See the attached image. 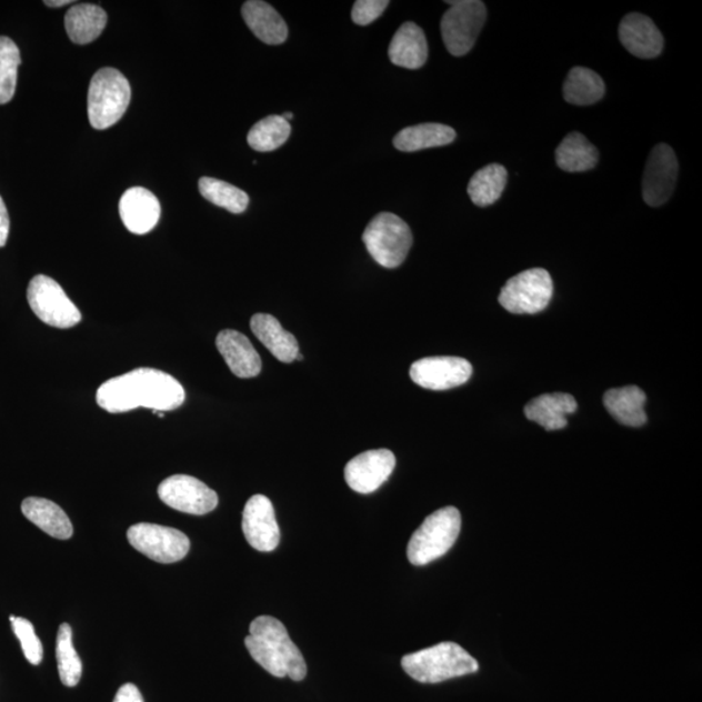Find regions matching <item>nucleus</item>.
Returning <instances> with one entry per match:
<instances>
[{
    "mask_svg": "<svg viewBox=\"0 0 702 702\" xmlns=\"http://www.w3.org/2000/svg\"><path fill=\"white\" fill-rule=\"evenodd\" d=\"M185 401L184 388L173 377L156 369H137L107 380L98 388L99 408L111 414L139 408L154 411L179 409Z\"/></svg>",
    "mask_w": 702,
    "mask_h": 702,
    "instance_id": "1",
    "label": "nucleus"
},
{
    "mask_svg": "<svg viewBox=\"0 0 702 702\" xmlns=\"http://www.w3.org/2000/svg\"><path fill=\"white\" fill-rule=\"evenodd\" d=\"M245 645L251 658L273 676L301 682L308 674L307 661L277 618L262 615L251 622Z\"/></svg>",
    "mask_w": 702,
    "mask_h": 702,
    "instance_id": "2",
    "label": "nucleus"
},
{
    "mask_svg": "<svg viewBox=\"0 0 702 702\" xmlns=\"http://www.w3.org/2000/svg\"><path fill=\"white\" fill-rule=\"evenodd\" d=\"M402 668L414 681L433 684L474 674L479 670V663L461 645L447 641L404 655Z\"/></svg>",
    "mask_w": 702,
    "mask_h": 702,
    "instance_id": "3",
    "label": "nucleus"
},
{
    "mask_svg": "<svg viewBox=\"0 0 702 702\" xmlns=\"http://www.w3.org/2000/svg\"><path fill=\"white\" fill-rule=\"evenodd\" d=\"M132 89L126 76L114 68H102L91 79L88 93V117L91 127L104 131L124 117L131 103Z\"/></svg>",
    "mask_w": 702,
    "mask_h": 702,
    "instance_id": "4",
    "label": "nucleus"
},
{
    "mask_svg": "<svg viewBox=\"0 0 702 702\" xmlns=\"http://www.w3.org/2000/svg\"><path fill=\"white\" fill-rule=\"evenodd\" d=\"M461 525V513L453 507L442 508L427 517L410 539L408 545L410 563L414 566H424L441 559L455 544L460 536Z\"/></svg>",
    "mask_w": 702,
    "mask_h": 702,
    "instance_id": "5",
    "label": "nucleus"
},
{
    "mask_svg": "<svg viewBox=\"0 0 702 702\" xmlns=\"http://www.w3.org/2000/svg\"><path fill=\"white\" fill-rule=\"evenodd\" d=\"M362 239L373 261L385 269L400 267L413 247L410 227L391 212H380L373 218Z\"/></svg>",
    "mask_w": 702,
    "mask_h": 702,
    "instance_id": "6",
    "label": "nucleus"
},
{
    "mask_svg": "<svg viewBox=\"0 0 702 702\" xmlns=\"http://www.w3.org/2000/svg\"><path fill=\"white\" fill-rule=\"evenodd\" d=\"M553 297V280L544 269L518 273L502 288L499 302L511 314H538L548 308Z\"/></svg>",
    "mask_w": 702,
    "mask_h": 702,
    "instance_id": "7",
    "label": "nucleus"
},
{
    "mask_svg": "<svg viewBox=\"0 0 702 702\" xmlns=\"http://www.w3.org/2000/svg\"><path fill=\"white\" fill-rule=\"evenodd\" d=\"M452 6L441 20L442 41L454 57L469 53L485 24L487 7L479 0L448 2Z\"/></svg>",
    "mask_w": 702,
    "mask_h": 702,
    "instance_id": "8",
    "label": "nucleus"
},
{
    "mask_svg": "<svg viewBox=\"0 0 702 702\" xmlns=\"http://www.w3.org/2000/svg\"><path fill=\"white\" fill-rule=\"evenodd\" d=\"M27 297L30 309L48 325L67 330L81 322L80 310L68 299L63 288L44 274L30 280Z\"/></svg>",
    "mask_w": 702,
    "mask_h": 702,
    "instance_id": "9",
    "label": "nucleus"
},
{
    "mask_svg": "<svg viewBox=\"0 0 702 702\" xmlns=\"http://www.w3.org/2000/svg\"><path fill=\"white\" fill-rule=\"evenodd\" d=\"M128 541L136 551L159 563L184 560L190 549V540L184 532L152 523L132 525L128 530Z\"/></svg>",
    "mask_w": 702,
    "mask_h": 702,
    "instance_id": "10",
    "label": "nucleus"
},
{
    "mask_svg": "<svg viewBox=\"0 0 702 702\" xmlns=\"http://www.w3.org/2000/svg\"><path fill=\"white\" fill-rule=\"evenodd\" d=\"M158 494L167 507L192 515L209 514L219 503L215 491L189 475L167 478L160 483Z\"/></svg>",
    "mask_w": 702,
    "mask_h": 702,
    "instance_id": "11",
    "label": "nucleus"
},
{
    "mask_svg": "<svg viewBox=\"0 0 702 702\" xmlns=\"http://www.w3.org/2000/svg\"><path fill=\"white\" fill-rule=\"evenodd\" d=\"M679 164L675 152L666 143L655 147L644 170L643 200L651 208H660L673 195Z\"/></svg>",
    "mask_w": 702,
    "mask_h": 702,
    "instance_id": "12",
    "label": "nucleus"
},
{
    "mask_svg": "<svg viewBox=\"0 0 702 702\" xmlns=\"http://www.w3.org/2000/svg\"><path fill=\"white\" fill-rule=\"evenodd\" d=\"M472 365L458 357H429L419 360L410 369V378L419 387L430 391H448L470 380Z\"/></svg>",
    "mask_w": 702,
    "mask_h": 702,
    "instance_id": "13",
    "label": "nucleus"
},
{
    "mask_svg": "<svg viewBox=\"0 0 702 702\" xmlns=\"http://www.w3.org/2000/svg\"><path fill=\"white\" fill-rule=\"evenodd\" d=\"M242 531L258 552H273L279 546L280 529L270 499L255 494L248 501L242 514Z\"/></svg>",
    "mask_w": 702,
    "mask_h": 702,
    "instance_id": "14",
    "label": "nucleus"
},
{
    "mask_svg": "<svg viewBox=\"0 0 702 702\" xmlns=\"http://www.w3.org/2000/svg\"><path fill=\"white\" fill-rule=\"evenodd\" d=\"M394 468L395 457L391 450H369L347 464L345 480L351 490L369 494L387 482Z\"/></svg>",
    "mask_w": 702,
    "mask_h": 702,
    "instance_id": "15",
    "label": "nucleus"
},
{
    "mask_svg": "<svg viewBox=\"0 0 702 702\" xmlns=\"http://www.w3.org/2000/svg\"><path fill=\"white\" fill-rule=\"evenodd\" d=\"M120 218L129 232L147 234L160 219V203L150 190L136 187L128 189L119 202Z\"/></svg>",
    "mask_w": 702,
    "mask_h": 702,
    "instance_id": "16",
    "label": "nucleus"
},
{
    "mask_svg": "<svg viewBox=\"0 0 702 702\" xmlns=\"http://www.w3.org/2000/svg\"><path fill=\"white\" fill-rule=\"evenodd\" d=\"M624 49L640 59L658 58L663 50V37L654 22L641 13H629L620 26Z\"/></svg>",
    "mask_w": 702,
    "mask_h": 702,
    "instance_id": "17",
    "label": "nucleus"
},
{
    "mask_svg": "<svg viewBox=\"0 0 702 702\" xmlns=\"http://www.w3.org/2000/svg\"><path fill=\"white\" fill-rule=\"evenodd\" d=\"M217 348L235 377L250 379L261 373V357L245 334L233 330L221 331L217 338Z\"/></svg>",
    "mask_w": 702,
    "mask_h": 702,
    "instance_id": "18",
    "label": "nucleus"
},
{
    "mask_svg": "<svg viewBox=\"0 0 702 702\" xmlns=\"http://www.w3.org/2000/svg\"><path fill=\"white\" fill-rule=\"evenodd\" d=\"M388 56L394 66L407 70L422 68L429 59V43L423 29L414 22H404L393 36Z\"/></svg>",
    "mask_w": 702,
    "mask_h": 702,
    "instance_id": "19",
    "label": "nucleus"
},
{
    "mask_svg": "<svg viewBox=\"0 0 702 702\" xmlns=\"http://www.w3.org/2000/svg\"><path fill=\"white\" fill-rule=\"evenodd\" d=\"M576 409V400L571 394L546 393L526 403L524 414L546 431H556L568 425V415L574 414Z\"/></svg>",
    "mask_w": 702,
    "mask_h": 702,
    "instance_id": "20",
    "label": "nucleus"
},
{
    "mask_svg": "<svg viewBox=\"0 0 702 702\" xmlns=\"http://www.w3.org/2000/svg\"><path fill=\"white\" fill-rule=\"evenodd\" d=\"M242 18L258 40L267 44H281L288 40V26L277 10L262 0H249L242 6Z\"/></svg>",
    "mask_w": 702,
    "mask_h": 702,
    "instance_id": "21",
    "label": "nucleus"
},
{
    "mask_svg": "<svg viewBox=\"0 0 702 702\" xmlns=\"http://www.w3.org/2000/svg\"><path fill=\"white\" fill-rule=\"evenodd\" d=\"M251 331L282 363H292L300 354L299 342L292 333L281 327L279 320L269 314H255L250 320Z\"/></svg>",
    "mask_w": 702,
    "mask_h": 702,
    "instance_id": "22",
    "label": "nucleus"
},
{
    "mask_svg": "<svg viewBox=\"0 0 702 702\" xmlns=\"http://www.w3.org/2000/svg\"><path fill=\"white\" fill-rule=\"evenodd\" d=\"M22 514L38 529L51 538L68 540L73 535L71 519L56 502L40 498H29L22 501Z\"/></svg>",
    "mask_w": 702,
    "mask_h": 702,
    "instance_id": "23",
    "label": "nucleus"
},
{
    "mask_svg": "<svg viewBox=\"0 0 702 702\" xmlns=\"http://www.w3.org/2000/svg\"><path fill=\"white\" fill-rule=\"evenodd\" d=\"M645 402V393L635 385L610 389L604 395V404L610 415L628 427H641L646 423Z\"/></svg>",
    "mask_w": 702,
    "mask_h": 702,
    "instance_id": "24",
    "label": "nucleus"
},
{
    "mask_svg": "<svg viewBox=\"0 0 702 702\" xmlns=\"http://www.w3.org/2000/svg\"><path fill=\"white\" fill-rule=\"evenodd\" d=\"M107 13L102 7L81 3L71 7L66 14V30L71 41L88 44L102 34L107 26Z\"/></svg>",
    "mask_w": 702,
    "mask_h": 702,
    "instance_id": "25",
    "label": "nucleus"
},
{
    "mask_svg": "<svg viewBox=\"0 0 702 702\" xmlns=\"http://www.w3.org/2000/svg\"><path fill=\"white\" fill-rule=\"evenodd\" d=\"M453 128L438 123H425L402 129L394 137L393 144L397 150L415 152L431 148L447 147L455 140Z\"/></svg>",
    "mask_w": 702,
    "mask_h": 702,
    "instance_id": "26",
    "label": "nucleus"
},
{
    "mask_svg": "<svg viewBox=\"0 0 702 702\" xmlns=\"http://www.w3.org/2000/svg\"><path fill=\"white\" fill-rule=\"evenodd\" d=\"M555 162L564 172H586L599 163V151L583 134L572 132L555 150Z\"/></svg>",
    "mask_w": 702,
    "mask_h": 702,
    "instance_id": "27",
    "label": "nucleus"
},
{
    "mask_svg": "<svg viewBox=\"0 0 702 702\" xmlns=\"http://www.w3.org/2000/svg\"><path fill=\"white\" fill-rule=\"evenodd\" d=\"M605 96V82L590 68L575 67L563 83V97L575 106H591Z\"/></svg>",
    "mask_w": 702,
    "mask_h": 702,
    "instance_id": "28",
    "label": "nucleus"
},
{
    "mask_svg": "<svg viewBox=\"0 0 702 702\" xmlns=\"http://www.w3.org/2000/svg\"><path fill=\"white\" fill-rule=\"evenodd\" d=\"M508 171L501 164H490L479 170L468 188L472 203L487 208L498 202L507 188Z\"/></svg>",
    "mask_w": 702,
    "mask_h": 702,
    "instance_id": "29",
    "label": "nucleus"
},
{
    "mask_svg": "<svg viewBox=\"0 0 702 702\" xmlns=\"http://www.w3.org/2000/svg\"><path fill=\"white\" fill-rule=\"evenodd\" d=\"M292 133L289 121L282 117L264 118L250 129L248 143L251 149L259 152H270L278 150L284 144Z\"/></svg>",
    "mask_w": 702,
    "mask_h": 702,
    "instance_id": "30",
    "label": "nucleus"
},
{
    "mask_svg": "<svg viewBox=\"0 0 702 702\" xmlns=\"http://www.w3.org/2000/svg\"><path fill=\"white\" fill-rule=\"evenodd\" d=\"M200 193L209 202L232 213H242L249 205V195L238 187L212 178L200 180Z\"/></svg>",
    "mask_w": 702,
    "mask_h": 702,
    "instance_id": "31",
    "label": "nucleus"
},
{
    "mask_svg": "<svg viewBox=\"0 0 702 702\" xmlns=\"http://www.w3.org/2000/svg\"><path fill=\"white\" fill-rule=\"evenodd\" d=\"M72 636L70 624L60 625L57 638V661L60 681L67 686L78 685L82 675V662L74 650Z\"/></svg>",
    "mask_w": 702,
    "mask_h": 702,
    "instance_id": "32",
    "label": "nucleus"
},
{
    "mask_svg": "<svg viewBox=\"0 0 702 702\" xmlns=\"http://www.w3.org/2000/svg\"><path fill=\"white\" fill-rule=\"evenodd\" d=\"M20 50L11 38L0 37V104L11 101L17 91Z\"/></svg>",
    "mask_w": 702,
    "mask_h": 702,
    "instance_id": "33",
    "label": "nucleus"
},
{
    "mask_svg": "<svg viewBox=\"0 0 702 702\" xmlns=\"http://www.w3.org/2000/svg\"><path fill=\"white\" fill-rule=\"evenodd\" d=\"M14 635L20 641L21 650L24 652L26 659L32 665H40L43 660V646L40 638L37 636L33 624L26 618L10 616Z\"/></svg>",
    "mask_w": 702,
    "mask_h": 702,
    "instance_id": "34",
    "label": "nucleus"
},
{
    "mask_svg": "<svg viewBox=\"0 0 702 702\" xmlns=\"http://www.w3.org/2000/svg\"><path fill=\"white\" fill-rule=\"evenodd\" d=\"M388 6V0H358L351 11V19L357 26H370L383 14Z\"/></svg>",
    "mask_w": 702,
    "mask_h": 702,
    "instance_id": "35",
    "label": "nucleus"
},
{
    "mask_svg": "<svg viewBox=\"0 0 702 702\" xmlns=\"http://www.w3.org/2000/svg\"><path fill=\"white\" fill-rule=\"evenodd\" d=\"M113 702H144L139 689L132 683L121 685Z\"/></svg>",
    "mask_w": 702,
    "mask_h": 702,
    "instance_id": "36",
    "label": "nucleus"
},
{
    "mask_svg": "<svg viewBox=\"0 0 702 702\" xmlns=\"http://www.w3.org/2000/svg\"><path fill=\"white\" fill-rule=\"evenodd\" d=\"M10 234V217L7 211L3 198L0 197V248H3L9 240Z\"/></svg>",
    "mask_w": 702,
    "mask_h": 702,
    "instance_id": "37",
    "label": "nucleus"
},
{
    "mask_svg": "<svg viewBox=\"0 0 702 702\" xmlns=\"http://www.w3.org/2000/svg\"><path fill=\"white\" fill-rule=\"evenodd\" d=\"M46 6L48 7H64L67 4H73V2H71V0H49V2H44Z\"/></svg>",
    "mask_w": 702,
    "mask_h": 702,
    "instance_id": "38",
    "label": "nucleus"
},
{
    "mask_svg": "<svg viewBox=\"0 0 702 702\" xmlns=\"http://www.w3.org/2000/svg\"><path fill=\"white\" fill-rule=\"evenodd\" d=\"M282 118H284L287 121H289L290 119H293V113L292 112H285L284 114H282Z\"/></svg>",
    "mask_w": 702,
    "mask_h": 702,
    "instance_id": "39",
    "label": "nucleus"
},
{
    "mask_svg": "<svg viewBox=\"0 0 702 702\" xmlns=\"http://www.w3.org/2000/svg\"><path fill=\"white\" fill-rule=\"evenodd\" d=\"M302 360H303V355L302 354L297 355V360L295 361H302Z\"/></svg>",
    "mask_w": 702,
    "mask_h": 702,
    "instance_id": "40",
    "label": "nucleus"
},
{
    "mask_svg": "<svg viewBox=\"0 0 702 702\" xmlns=\"http://www.w3.org/2000/svg\"><path fill=\"white\" fill-rule=\"evenodd\" d=\"M158 417H159V418H164V413H162V411H159Z\"/></svg>",
    "mask_w": 702,
    "mask_h": 702,
    "instance_id": "41",
    "label": "nucleus"
}]
</instances>
